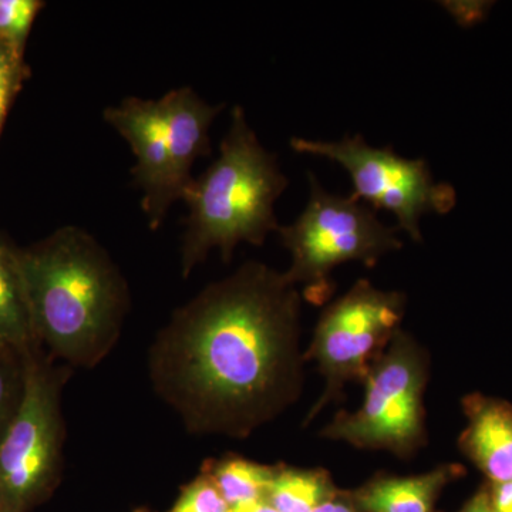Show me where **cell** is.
Returning <instances> with one entry per match:
<instances>
[{
    "mask_svg": "<svg viewBox=\"0 0 512 512\" xmlns=\"http://www.w3.org/2000/svg\"><path fill=\"white\" fill-rule=\"evenodd\" d=\"M303 360L296 285L247 262L175 313L154 373L194 429L244 437L298 399Z\"/></svg>",
    "mask_w": 512,
    "mask_h": 512,
    "instance_id": "obj_1",
    "label": "cell"
},
{
    "mask_svg": "<svg viewBox=\"0 0 512 512\" xmlns=\"http://www.w3.org/2000/svg\"><path fill=\"white\" fill-rule=\"evenodd\" d=\"M12 256L36 340L72 362L103 355L119 332L127 289L99 242L82 228L66 227Z\"/></svg>",
    "mask_w": 512,
    "mask_h": 512,
    "instance_id": "obj_2",
    "label": "cell"
},
{
    "mask_svg": "<svg viewBox=\"0 0 512 512\" xmlns=\"http://www.w3.org/2000/svg\"><path fill=\"white\" fill-rule=\"evenodd\" d=\"M278 158L262 146L241 106L231 114L220 156L185 191L188 207L183 239V271L190 274L211 249L224 261L241 242L261 247L278 232L275 204L288 188Z\"/></svg>",
    "mask_w": 512,
    "mask_h": 512,
    "instance_id": "obj_3",
    "label": "cell"
},
{
    "mask_svg": "<svg viewBox=\"0 0 512 512\" xmlns=\"http://www.w3.org/2000/svg\"><path fill=\"white\" fill-rule=\"evenodd\" d=\"M308 180L305 210L278 232L292 256L286 278L293 285H303L306 301L322 305L335 289V268L348 262L372 268L384 255L402 248L403 241L397 235L400 229L383 224L373 208L350 195L329 194L315 174L309 173Z\"/></svg>",
    "mask_w": 512,
    "mask_h": 512,
    "instance_id": "obj_4",
    "label": "cell"
},
{
    "mask_svg": "<svg viewBox=\"0 0 512 512\" xmlns=\"http://www.w3.org/2000/svg\"><path fill=\"white\" fill-rule=\"evenodd\" d=\"M429 359L417 340L399 330L365 377V399L340 412L320 437L366 450L410 456L426 440L424 392Z\"/></svg>",
    "mask_w": 512,
    "mask_h": 512,
    "instance_id": "obj_5",
    "label": "cell"
},
{
    "mask_svg": "<svg viewBox=\"0 0 512 512\" xmlns=\"http://www.w3.org/2000/svg\"><path fill=\"white\" fill-rule=\"evenodd\" d=\"M291 147L296 153L328 158L345 168L353 184L350 197L376 212L393 214L396 227L414 242H423L420 221L424 215H444L456 207L453 185L437 183L423 158H404L392 146H369L360 134L338 141L295 137Z\"/></svg>",
    "mask_w": 512,
    "mask_h": 512,
    "instance_id": "obj_6",
    "label": "cell"
},
{
    "mask_svg": "<svg viewBox=\"0 0 512 512\" xmlns=\"http://www.w3.org/2000/svg\"><path fill=\"white\" fill-rule=\"evenodd\" d=\"M404 311L402 292L384 291L367 279H360L326 306L305 353V359L313 360L325 379V390L309 420L340 396L346 384L365 380L376 357L399 332Z\"/></svg>",
    "mask_w": 512,
    "mask_h": 512,
    "instance_id": "obj_7",
    "label": "cell"
},
{
    "mask_svg": "<svg viewBox=\"0 0 512 512\" xmlns=\"http://www.w3.org/2000/svg\"><path fill=\"white\" fill-rule=\"evenodd\" d=\"M25 387L0 441V508L23 512L45 497L60 456L59 384L32 349L23 353Z\"/></svg>",
    "mask_w": 512,
    "mask_h": 512,
    "instance_id": "obj_8",
    "label": "cell"
},
{
    "mask_svg": "<svg viewBox=\"0 0 512 512\" xmlns=\"http://www.w3.org/2000/svg\"><path fill=\"white\" fill-rule=\"evenodd\" d=\"M103 117L130 144L136 157L131 174L143 191L141 208L151 229L160 228L171 205L180 200L160 100L127 97L117 106L107 107Z\"/></svg>",
    "mask_w": 512,
    "mask_h": 512,
    "instance_id": "obj_9",
    "label": "cell"
},
{
    "mask_svg": "<svg viewBox=\"0 0 512 512\" xmlns=\"http://www.w3.org/2000/svg\"><path fill=\"white\" fill-rule=\"evenodd\" d=\"M158 100L167 127L173 180L180 200H183L194 180L192 165L198 158L210 156V127L224 104L212 106L188 86L171 90Z\"/></svg>",
    "mask_w": 512,
    "mask_h": 512,
    "instance_id": "obj_10",
    "label": "cell"
},
{
    "mask_svg": "<svg viewBox=\"0 0 512 512\" xmlns=\"http://www.w3.org/2000/svg\"><path fill=\"white\" fill-rule=\"evenodd\" d=\"M467 426L460 447L490 484L512 481V406L504 400L471 394L464 399Z\"/></svg>",
    "mask_w": 512,
    "mask_h": 512,
    "instance_id": "obj_11",
    "label": "cell"
},
{
    "mask_svg": "<svg viewBox=\"0 0 512 512\" xmlns=\"http://www.w3.org/2000/svg\"><path fill=\"white\" fill-rule=\"evenodd\" d=\"M457 467L441 466L419 476L380 477L360 488L356 507L365 512H433L440 491Z\"/></svg>",
    "mask_w": 512,
    "mask_h": 512,
    "instance_id": "obj_12",
    "label": "cell"
},
{
    "mask_svg": "<svg viewBox=\"0 0 512 512\" xmlns=\"http://www.w3.org/2000/svg\"><path fill=\"white\" fill-rule=\"evenodd\" d=\"M36 342L12 252L0 247V346L26 352Z\"/></svg>",
    "mask_w": 512,
    "mask_h": 512,
    "instance_id": "obj_13",
    "label": "cell"
},
{
    "mask_svg": "<svg viewBox=\"0 0 512 512\" xmlns=\"http://www.w3.org/2000/svg\"><path fill=\"white\" fill-rule=\"evenodd\" d=\"M335 495L329 474L319 468L278 467L265 500L281 512H315Z\"/></svg>",
    "mask_w": 512,
    "mask_h": 512,
    "instance_id": "obj_14",
    "label": "cell"
},
{
    "mask_svg": "<svg viewBox=\"0 0 512 512\" xmlns=\"http://www.w3.org/2000/svg\"><path fill=\"white\" fill-rule=\"evenodd\" d=\"M278 467L235 457L215 464L208 476L214 481L229 507L264 500Z\"/></svg>",
    "mask_w": 512,
    "mask_h": 512,
    "instance_id": "obj_15",
    "label": "cell"
},
{
    "mask_svg": "<svg viewBox=\"0 0 512 512\" xmlns=\"http://www.w3.org/2000/svg\"><path fill=\"white\" fill-rule=\"evenodd\" d=\"M19 350L0 346V441L18 413L25 387V362Z\"/></svg>",
    "mask_w": 512,
    "mask_h": 512,
    "instance_id": "obj_16",
    "label": "cell"
},
{
    "mask_svg": "<svg viewBox=\"0 0 512 512\" xmlns=\"http://www.w3.org/2000/svg\"><path fill=\"white\" fill-rule=\"evenodd\" d=\"M42 6L43 3L37 0H0V43L20 55Z\"/></svg>",
    "mask_w": 512,
    "mask_h": 512,
    "instance_id": "obj_17",
    "label": "cell"
},
{
    "mask_svg": "<svg viewBox=\"0 0 512 512\" xmlns=\"http://www.w3.org/2000/svg\"><path fill=\"white\" fill-rule=\"evenodd\" d=\"M170 512H229V505L211 477L205 474L184 488Z\"/></svg>",
    "mask_w": 512,
    "mask_h": 512,
    "instance_id": "obj_18",
    "label": "cell"
},
{
    "mask_svg": "<svg viewBox=\"0 0 512 512\" xmlns=\"http://www.w3.org/2000/svg\"><path fill=\"white\" fill-rule=\"evenodd\" d=\"M20 77V55L0 43V130Z\"/></svg>",
    "mask_w": 512,
    "mask_h": 512,
    "instance_id": "obj_19",
    "label": "cell"
},
{
    "mask_svg": "<svg viewBox=\"0 0 512 512\" xmlns=\"http://www.w3.org/2000/svg\"><path fill=\"white\" fill-rule=\"evenodd\" d=\"M487 491L494 512H512V481L488 484Z\"/></svg>",
    "mask_w": 512,
    "mask_h": 512,
    "instance_id": "obj_20",
    "label": "cell"
},
{
    "mask_svg": "<svg viewBox=\"0 0 512 512\" xmlns=\"http://www.w3.org/2000/svg\"><path fill=\"white\" fill-rule=\"evenodd\" d=\"M460 512H494L488 497L487 487L478 491Z\"/></svg>",
    "mask_w": 512,
    "mask_h": 512,
    "instance_id": "obj_21",
    "label": "cell"
},
{
    "mask_svg": "<svg viewBox=\"0 0 512 512\" xmlns=\"http://www.w3.org/2000/svg\"><path fill=\"white\" fill-rule=\"evenodd\" d=\"M315 512H359V508L350 504L349 501L339 498L338 495H335L332 500L326 501L325 504L320 505Z\"/></svg>",
    "mask_w": 512,
    "mask_h": 512,
    "instance_id": "obj_22",
    "label": "cell"
},
{
    "mask_svg": "<svg viewBox=\"0 0 512 512\" xmlns=\"http://www.w3.org/2000/svg\"><path fill=\"white\" fill-rule=\"evenodd\" d=\"M229 512H281L276 510L274 505L265 500L249 501V503L238 504L235 507H229Z\"/></svg>",
    "mask_w": 512,
    "mask_h": 512,
    "instance_id": "obj_23",
    "label": "cell"
},
{
    "mask_svg": "<svg viewBox=\"0 0 512 512\" xmlns=\"http://www.w3.org/2000/svg\"><path fill=\"white\" fill-rule=\"evenodd\" d=\"M134 512H146V511H144V510H137V511H134Z\"/></svg>",
    "mask_w": 512,
    "mask_h": 512,
    "instance_id": "obj_24",
    "label": "cell"
},
{
    "mask_svg": "<svg viewBox=\"0 0 512 512\" xmlns=\"http://www.w3.org/2000/svg\"><path fill=\"white\" fill-rule=\"evenodd\" d=\"M0 512H9V511H5V510H2V508H0Z\"/></svg>",
    "mask_w": 512,
    "mask_h": 512,
    "instance_id": "obj_25",
    "label": "cell"
}]
</instances>
